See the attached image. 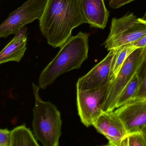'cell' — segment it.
<instances>
[{
  "instance_id": "6da1fadb",
  "label": "cell",
  "mask_w": 146,
  "mask_h": 146,
  "mask_svg": "<svg viewBox=\"0 0 146 146\" xmlns=\"http://www.w3.org/2000/svg\"><path fill=\"white\" fill-rule=\"evenodd\" d=\"M84 23L80 0H46L39 20L42 34L54 48H61L72 36V30Z\"/></svg>"
},
{
  "instance_id": "7a4b0ae2",
  "label": "cell",
  "mask_w": 146,
  "mask_h": 146,
  "mask_svg": "<svg viewBox=\"0 0 146 146\" xmlns=\"http://www.w3.org/2000/svg\"><path fill=\"white\" fill-rule=\"evenodd\" d=\"M89 36L80 32L68 39L41 73L38 79L40 88H46L60 75L80 68L88 59Z\"/></svg>"
},
{
  "instance_id": "3957f363",
  "label": "cell",
  "mask_w": 146,
  "mask_h": 146,
  "mask_svg": "<svg viewBox=\"0 0 146 146\" xmlns=\"http://www.w3.org/2000/svg\"><path fill=\"white\" fill-rule=\"evenodd\" d=\"M32 88L35 99L32 123L34 135L44 146H58L62 125L60 112L56 106L41 99L39 86L33 83Z\"/></svg>"
},
{
  "instance_id": "277c9868",
  "label": "cell",
  "mask_w": 146,
  "mask_h": 146,
  "mask_svg": "<svg viewBox=\"0 0 146 146\" xmlns=\"http://www.w3.org/2000/svg\"><path fill=\"white\" fill-rule=\"evenodd\" d=\"M146 35V21L137 18L133 13L112 20L110 32L105 47L108 51L134 43Z\"/></svg>"
},
{
  "instance_id": "5b68a950",
  "label": "cell",
  "mask_w": 146,
  "mask_h": 146,
  "mask_svg": "<svg viewBox=\"0 0 146 146\" xmlns=\"http://www.w3.org/2000/svg\"><path fill=\"white\" fill-rule=\"evenodd\" d=\"M46 0H28L10 13L0 25V37L6 38L15 35L25 25L40 20L45 9Z\"/></svg>"
},
{
  "instance_id": "8992f818",
  "label": "cell",
  "mask_w": 146,
  "mask_h": 146,
  "mask_svg": "<svg viewBox=\"0 0 146 146\" xmlns=\"http://www.w3.org/2000/svg\"><path fill=\"white\" fill-rule=\"evenodd\" d=\"M143 52L144 48H136L125 60L108 90L102 107L103 111H113L116 109V103L120 93L137 72L141 64Z\"/></svg>"
},
{
  "instance_id": "52a82bcc",
  "label": "cell",
  "mask_w": 146,
  "mask_h": 146,
  "mask_svg": "<svg viewBox=\"0 0 146 146\" xmlns=\"http://www.w3.org/2000/svg\"><path fill=\"white\" fill-rule=\"evenodd\" d=\"M113 79L100 88L87 90H77V106L81 122L86 127L93 125L102 112V107Z\"/></svg>"
},
{
  "instance_id": "ba28073f",
  "label": "cell",
  "mask_w": 146,
  "mask_h": 146,
  "mask_svg": "<svg viewBox=\"0 0 146 146\" xmlns=\"http://www.w3.org/2000/svg\"><path fill=\"white\" fill-rule=\"evenodd\" d=\"M93 125L108 140V145L121 146L128 133L120 119L113 111H102Z\"/></svg>"
},
{
  "instance_id": "9c48e42d",
  "label": "cell",
  "mask_w": 146,
  "mask_h": 146,
  "mask_svg": "<svg viewBox=\"0 0 146 146\" xmlns=\"http://www.w3.org/2000/svg\"><path fill=\"white\" fill-rule=\"evenodd\" d=\"M123 124L127 133L142 132L146 125V101L126 103L113 111Z\"/></svg>"
},
{
  "instance_id": "30bf717a",
  "label": "cell",
  "mask_w": 146,
  "mask_h": 146,
  "mask_svg": "<svg viewBox=\"0 0 146 146\" xmlns=\"http://www.w3.org/2000/svg\"><path fill=\"white\" fill-rule=\"evenodd\" d=\"M115 53V49L110 50L102 60L86 75L80 78L77 83V90H87L97 88L113 79L110 78V73Z\"/></svg>"
},
{
  "instance_id": "8fae6325",
  "label": "cell",
  "mask_w": 146,
  "mask_h": 146,
  "mask_svg": "<svg viewBox=\"0 0 146 146\" xmlns=\"http://www.w3.org/2000/svg\"><path fill=\"white\" fill-rule=\"evenodd\" d=\"M80 2L86 23L92 28L105 29L108 21L109 12L104 0H80Z\"/></svg>"
},
{
  "instance_id": "7c38bea8",
  "label": "cell",
  "mask_w": 146,
  "mask_h": 146,
  "mask_svg": "<svg viewBox=\"0 0 146 146\" xmlns=\"http://www.w3.org/2000/svg\"><path fill=\"white\" fill-rule=\"evenodd\" d=\"M27 31L25 27L21 29L2 49L0 53V64L21 61L27 49Z\"/></svg>"
},
{
  "instance_id": "4fadbf2b",
  "label": "cell",
  "mask_w": 146,
  "mask_h": 146,
  "mask_svg": "<svg viewBox=\"0 0 146 146\" xmlns=\"http://www.w3.org/2000/svg\"><path fill=\"white\" fill-rule=\"evenodd\" d=\"M11 131L10 146H40L34 134L25 125L17 126Z\"/></svg>"
},
{
  "instance_id": "5bb4252c",
  "label": "cell",
  "mask_w": 146,
  "mask_h": 146,
  "mask_svg": "<svg viewBox=\"0 0 146 146\" xmlns=\"http://www.w3.org/2000/svg\"><path fill=\"white\" fill-rule=\"evenodd\" d=\"M136 48L131 43L115 49V54L111 66V79H114L117 77L125 60Z\"/></svg>"
},
{
  "instance_id": "9a60e30c",
  "label": "cell",
  "mask_w": 146,
  "mask_h": 146,
  "mask_svg": "<svg viewBox=\"0 0 146 146\" xmlns=\"http://www.w3.org/2000/svg\"><path fill=\"white\" fill-rule=\"evenodd\" d=\"M141 82V78L137 72L120 93L116 108L134 100Z\"/></svg>"
},
{
  "instance_id": "2e32d148",
  "label": "cell",
  "mask_w": 146,
  "mask_h": 146,
  "mask_svg": "<svg viewBox=\"0 0 146 146\" xmlns=\"http://www.w3.org/2000/svg\"><path fill=\"white\" fill-rule=\"evenodd\" d=\"M137 72L142 82L133 101H146V46L144 47L143 59Z\"/></svg>"
},
{
  "instance_id": "e0dca14e",
  "label": "cell",
  "mask_w": 146,
  "mask_h": 146,
  "mask_svg": "<svg viewBox=\"0 0 146 146\" xmlns=\"http://www.w3.org/2000/svg\"><path fill=\"white\" fill-rule=\"evenodd\" d=\"M121 146H146V138L143 132L128 134Z\"/></svg>"
},
{
  "instance_id": "ac0fdd59",
  "label": "cell",
  "mask_w": 146,
  "mask_h": 146,
  "mask_svg": "<svg viewBox=\"0 0 146 146\" xmlns=\"http://www.w3.org/2000/svg\"><path fill=\"white\" fill-rule=\"evenodd\" d=\"M11 131L7 129H0V146H10Z\"/></svg>"
},
{
  "instance_id": "d6986e66",
  "label": "cell",
  "mask_w": 146,
  "mask_h": 146,
  "mask_svg": "<svg viewBox=\"0 0 146 146\" xmlns=\"http://www.w3.org/2000/svg\"><path fill=\"white\" fill-rule=\"evenodd\" d=\"M135 0H109V6L112 9L119 8Z\"/></svg>"
},
{
  "instance_id": "ffe728a7",
  "label": "cell",
  "mask_w": 146,
  "mask_h": 146,
  "mask_svg": "<svg viewBox=\"0 0 146 146\" xmlns=\"http://www.w3.org/2000/svg\"><path fill=\"white\" fill-rule=\"evenodd\" d=\"M132 44L137 48L145 47L146 46V35L132 43Z\"/></svg>"
},
{
  "instance_id": "44dd1931",
  "label": "cell",
  "mask_w": 146,
  "mask_h": 146,
  "mask_svg": "<svg viewBox=\"0 0 146 146\" xmlns=\"http://www.w3.org/2000/svg\"><path fill=\"white\" fill-rule=\"evenodd\" d=\"M143 133L144 134V135H145V137H146V125L145 127H144V129H143L142 131Z\"/></svg>"
},
{
  "instance_id": "7402d4cb",
  "label": "cell",
  "mask_w": 146,
  "mask_h": 146,
  "mask_svg": "<svg viewBox=\"0 0 146 146\" xmlns=\"http://www.w3.org/2000/svg\"><path fill=\"white\" fill-rule=\"evenodd\" d=\"M142 19H143V20H145L146 21V10H145V13H144V15H143V18H142Z\"/></svg>"
}]
</instances>
